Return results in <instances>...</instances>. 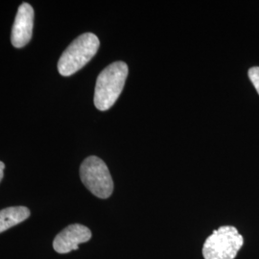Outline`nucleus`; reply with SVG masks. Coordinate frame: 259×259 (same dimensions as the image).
Instances as JSON below:
<instances>
[{
  "label": "nucleus",
  "instance_id": "1",
  "mask_svg": "<svg viewBox=\"0 0 259 259\" xmlns=\"http://www.w3.org/2000/svg\"><path fill=\"white\" fill-rule=\"evenodd\" d=\"M128 76V65L115 62L99 74L94 92V105L99 111L111 109L120 95Z\"/></svg>",
  "mask_w": 259,
  "mask_h": 259
},
{
  "label": "nucleus",
  "instance_id": "2",
  "mask_svg": "<svg viewBox=\"0 0 259 259\" xmlns=\"http://www.w3.org/2000/svg\"><path fill=\"white\" fill-rule=\"evenodd\" d=\"M100 47L99 38L93 33H84L74 39L62 54L58 70L63 76H70L87 65Z\"/></svg>",
  "mask_w": 259,
  "mask_h": 259
},
{
  "label": "nucleus",
  "instance_id": "3",
  "mask_svg": "<svg viewBox=\"0 0 259 259\" xmlns=\"http://www.w3.org/2000/svg\"><path fill=\"white\" fill-rule=\"evenodd\" d=\"M244 244V238L235 227L223 226L204 241V259H234Z\"/></svg>",
  "mask_w": 259,
  "mask_h": 259
},
{
  "label": "nucleus",
  "instance_id": "4",
  "mask_svg": "<svg viewBox=\"0 0 259 259\" xmlns=\"http://www.w3.org/2000/svg\"><path fill=\"white\" fill-rule=\"evenodd\" d=\"M80 177L83 185L100 199L109 198L113 191V182L109 168L101 158L87 157L80 167Z\"/></svg>",
  "mask_w": 259,
  "mask_h": 259
},
{
  "label": "nucleus",
  "instance_id": "5",
  "mask_svg": "<svg viewBox=\"0 0 259 259\" xmlns=\"http://www.w3.org/2000/svg\"><path fill=\"white\" fill-rule=\"evenodd\" d=\"M93 234L89 228L73 224L60 232L53 241V248L58 253H68L79 249V245L91 240Z\"/></svg>",
  "mask_w": 259,
  "mask_h": 259
},
{
  "label": "nucleus",
  "instance_id": "6",
  "mask_svg": "<svg viewBox=\"0 0 259 259\" xmlns=\"http://www.w3.org/2000/svg\"><path fill=\"white\" fill-rule=\"evenodd\" d=\"M34 26V9L28 3H22L19 7L15 19L11 41L16 48L25 47L30 41Z\"/></svg>",
  "mask_w": 259,
  "mask_h": 259
},
{
  "label": "nucleus",
  "instance_id": "7",
  "mask_svg": "<svg viewBox=\"0 0 259 259\" xmlns=\"http://www.w3.org/2000/svg\"><path fill=\"white\" fill-rule=\"evenodd\" d=\"M30 214L26 206H11L0 210V233L25 221Z\"/></svg>",
  "mask_w": 259,
  "mask_h": 259
},
{
  "label": "nucleus",
  "instance_id": "8",
  "mask_svg": "<svg viewBox=\"0 0 259 259\" xmlns=\"http://www.w3.org/2000/svg\"><path fill=\"white\" fill-rule=\"evenodd\" d=\"M249 77H250V81L252 84L254 85L255 90L257 91L259 94V67L258 66H254L251 67L249 70Z\"/></svg>",
  "mask_w": 259,
  "mask_h": 259
},
{
  "label": "nucleus",
  "instance_id": "9",
  "mask_svg": "<svg viewBox=\"0 0 259 259\" xmlns=\"http://www.w3.org/2000/svg\"><path fill=\"white\" fill-rule=\"evenodd\" d=\"M4 168H5V164L2 161H0V182L2 181L4 176Z\"/></svg>",
  "mask_w": 259,
  "mask_h": 259
}]
</instances>
